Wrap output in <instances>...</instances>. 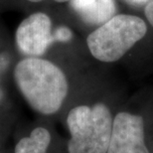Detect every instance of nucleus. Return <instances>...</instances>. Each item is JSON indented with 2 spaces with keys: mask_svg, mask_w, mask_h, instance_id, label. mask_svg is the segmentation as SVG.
<instances>
[{
  "mask_svg": "<svg viewBox=\"0 0 153 153\" xmlns=\"http://www.w3.org/2000/svg\"><path fill=\"white\" fill-rule=\"evenodd\" d=\"M19 50L30 57L41 56L54 43L52 22L47 14L34 13L24 19L16 31Z\"/></svg>",
  "mask_w": 153,
  "mask_h": 153,
  "instance_id": "obj_5",
  "label": "nucleus"
},
{
  "mask_svg": "<svg viewBox=\"0 0 153 153\" xmlns=\"http://www.w3.org/2000/svg\"><path fill=\"white\" fill-rule=\"evenodd\" d=\"M15 81L29 105L43 114L57 112L68 94V81L59 67L30 57L18 63Z\"/></svg>",
  "mask_w": 153,
  "mask_h": 153,
  "instance_id": "obj_1",
  "label": "nucleus"
},
{
  "mask_svg": "<svg viewBox=\"0 0 153 153\" xmlns=\"http://www.w3.org/2000/svg\"><path fill=\"white\" fill-rule=\"evenodd\" d=\"M106 153H150L145 143L141 116L124 111L116 114Z\"/></svg>",
  "mask_w": 153,
  "mask_h": 153,
  "instance_id": "obj_4",
  "label": "nucleus"
},
{
  "mask_svg": "<svg viewBox=\"0 0 153 153\" xmlns=\"http://www.w3.org/2000/svg\"><path fill=\"white\" fill-rule=\"evenodd\" d=\"M51 135L46 128L37 127L30 136L24 137L18 142L15 153H47L50 145Z\"/></svg>",
  "mask_w": 153,
  "mask_h": 153,
  "instance_id": "obj_7",
  "label": "nucleus"
},
{
  "mask_svg": "<svg viewBox=\"0 0 153 153\" xmlns=\"http://www.w3.org/2000/svg\"><path fill=\"white\" fill-rule=\"evenodd\" d=\"M147 32L141 18L134 15H115L88 36V50L97 60L111 63L119 60Z\"/></svg>",
  "mask_w": 153,
  "mask_h": 153,
  "instance_id": "obj_3",
  "label": "nucleus"
},
{
  "mask_svg": "<svg viewBox=\"0 0 153 153\" xmlns=\"http://www.w3.org/2000/svg\"><path fill=\"white\" fill-rule=\"evenodd\" d=\"M67 123L71 133L69 153H106L112 132L111 114L103 103L76 106Z\"/></svg>",
  "mask_w": 153,
  "mask_h": 153,
  "instance_id": "obj_2",
  "label": "nucleus"
},
{
  "mask_svg": "<svg viewBox=\"0 0 153 153\" xmlns=\"http://www.w3.org/2000/svg\"><path fill=\"white\" fill-rule=\"evenodd\" d=\"M70 3L81 19L91 25H102L116 10L114 0H71Z\"/></svg>",
  "mask_w": 153,
  "mask_h": 153,
  "instance_id": "obj_6",
  "label": "nucleus"
},
{
  "mask_svg": "<svg viewBox=\"0 0 153 153\" xmlns=\"http://www.w3.org/2000/svg\"><path fill=\"white\" fill-rule=\"evenodd\" d=\"M28 1H31V2H40L42 0H28ZM56 2H67V1H71V0H54Z\"/></svg>",
  "mask_w": 153,
  "mask_h": 153,
  "instance_id": "obj_10",
  "label": "nucleus"
},
{
  "mask_svg": "<svg viewBox=\"0 0 153 153\" xmlns=\"http://www.w3.org/2000/svg\"><path fill=\"white\" fill-rule=\"evenodd\" d=\"M131 1H134V2H143V1H146V0H131Z\"/></svg>",
  "mask_w": 153,
  "mask_h": 153,
  "instance_id": "obj_11",
  "label": "nucleus"
},
{
  "mask_svg": "<svg viewBox=\"0 0 153 153\" xmlns=\"http://www.w3.org/2000/svg\"><path fill=\"white\" fill-rule=\"evenodd\" d=\"M73 33L71 29H69L66 26H61L56 29V31L53 32L54 42H68L72 39Z\"/></svg>",
  "mask_w": 153,
  "mask_h": 153,
  "instance_id": "obj_8",
  "label": "nucleus"
},
{
  "mask_svg": "<svg viewBox=\"0 0 153 153\" xmlns=\"http://www.w3.org/2000/svg\"><path fill=\"white\" fill-rule=\"evenodd\" d=\"M144 13H145L146 18H147L148 22L153 26V0L149 1L147 3V5L145 6Z\"/></svg>",
  "mask_w": 153,
  "mask_h": 153,
  "instance_id": "obj_9",
  "label": "nucleus"
},
{
  "mask_svg": "<svg viewBox=\"0 0 153 153\" xmlns=\"http://www.w3.org/2000/svg\"><path fill=\"white\" fill-rule=\"evenodd\" d=\"M1 99H2V91H0V100H1Z\"/></svg>",
  "mask_w": 153,
  "mask_h": 153,
  "instance_id": "obj_12",
  "label": "nucleus"
}]
</instances>
